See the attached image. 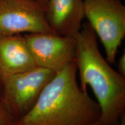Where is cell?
<instances>
[{
  "mask_svg": "<svg viewBox=\"0 0 125 125\" xmlns=\"http://www.w3.org/2000/svg\"><path fill=\"white\" fill-rule=\"evenodd\" d=\"M74 60L56 74L35 104L16 125H94L100 116L97 102L82 89Z\"/></svg>",
  "mask_w": 125,
  "mask_h": 125,
  "instance_id": "6da1fadb",
  "label": "cell"
},
{
  "mask_svg": "<svg viewBox=\"0 0 125 125\" xmlns=\"http://www.w3.org/2000/svg\"><path fill=\"white\" fill-rule=\"evenodd\" d=\"M74 62L81 87L89 86L100 108L96 125H115L125 114V77L113 69L98 49L97 35L88 23L75 36Z\"/></svg>",
  "mask_w": 125,
  "mask_h": 125,
  "instance_id": "7a4b0ae2",
  "label": "cell"
},
{
  "mask_svg": "<svg viewBox=\"0 0 125 125\" xmlns=\"http://www.w3.org/2000/svg\"><path fill=\"white\" fill-rule=\"evenodd\" d=\"M84 14L105 49L106 60L115 62L125 37V7L121 0H83Z\"/></svg>",
  "mask_w": 125,
  "mask_h": 125,
  "instance_id": "3957f363",
  "label": "cell"
},
{
  "mask_svg": "<svg viewBox=\"0 0 125 125\" xmlns=\"http://www.w3.org/2000/svg\"><path fill=\"white\" fill-rule=\"evenodd\" d=\"M56 74L49 70L35 66L4 77L0 99L18 120L33 108L44 87Z\"/></svg>",
  "mask_w": 125,
  "mask_h": 125,
  "instance_id": "277c9868",
  "label": "cell"
},
{
  "mask_svg": "<svg viewBox=\"0 0 125 125\" xmlns=\"http://www.w3.org/2000/svg\"><path fill=\"white\" fill-rule=\"evenodd\" d=\"M45 12L33 0H0V36L54 33Z\"/></svg>",
  "mask_w": 125,
  "mask_h": 125,
  "instance_id": "5b68a950",
  "label": "cell"
},
{
  "mask_svg": "<svg viewBox=\"0 0 125 125\" xmlns=\"http://www.w3.org/2000/svg\"><path fill=\"white\" fill-rule=\"evenodd\" d=\"M23 35L35 66L57 73L74 60L75 37L45 32Z\"/></svg>",
  "mask_w": 125,
  "mask_h": 125,
  "instance_id": "8992f818",
  "label": "cell"
},
{
  "mask_svg": "<svg viewBox=\"0 0 125 125\" xmlns=\"http://www.w3.org/2000/svg\"><path fill=\"white\" fill-rule=\"evenodd\" d=\"M45 13L47 23L54 33L75 37L85 18L83 0H49Z\"/></svg>",
  "mask_w": 125,
  "mask_h": 125,
  "instance_id": "52a82bcc",
  "label": "cell"
},
{
  "mask_svg": "<svg viewBox=\"0 0 125 125\" xmlns=\"http://www.w3.org/2000/svg\"><path fill=\"white\" fill-rule=\"evenodd\" d=\"M34 67L24 35L0 36V75L2 78Z\"/></svg>",
  "mask_w": 125,
  "mask_h": 125,
  "instance_id": "ba28073f",
  "label": "cell"
},
{
  "mask_svg": "<svg viewBox=\"0 0 125 125\" xmlns=\"http://www.w3.org/2000/svg\"><path fill=\"white\" fill-rule=\"evenodd\" d=\"M17 121L0 99V125H16Z\"/></svg>",
  "mask_w": 125,
  "mask_h": 125,
  "instance_id": "9c48e42d",
  "label": "cell"
},
{
  "mask_svg": "<svg viewBox=\"0 0 125 125\" xmlns=\"http://www.w3.org/2000/svg\"><path fill=\"white\" fill-rule=\"evenodd\" d=\"M118 73L122 76L125 77V52L122 54L118 60Z\"/></svg>",
  "mask_w": 125,
  "mask_h": 125,
  "instance_id": "30bf717a",
  "label": "cell"
},
{
  "mask_svg": "<svg viewBox=\"0 0 125 125\" xmlns=\"http://www.w3.org/2000/svg\"><path fill=\"white\" fill-rule=\"evenodd\" d=\"M33 1L45 9L49 0H33Z\"/></svg>",
  "mask_w": 125,
  "mask_h": 125,
  "instance_id": "8fae6325",
  "label": "cell"
},
{
  "mask_svg": "<svg viewBox=\"0 0 125 125\" xmlns=\"http://www.w3.org/2000/svg\"><path fill=\"white\" fill-rule=\"evenodd\" d=\"M115 125H125V114L122 116V118L120 119L119 121Z\"/></svg>",
  "mask_w": 125,
  "mask_h": 125,
  "instance_id": "7c38bea8",
  "label": "cell"
},
{
  "mask_svg": "<svg viewBox=\"0 0 125 125\" xmlns=\"http://www.w3.org/2000/svg\"><path fill=\"white\" fill-rule=\"evenodd\" d=\"M2 89H3V78L2 76L0 75V98L2 96Z\"/></svg>",
  "mask_w": 125,
  "mask_h": 125,
  "instance_id": "4fadbf2b",
  "label": "cell"
},
{
  "mask_svg": "<svg viewBox=\"0 0 125 125\" xmlns=\"http://www.w3.org/2000/svg\"><path fill=\"white\" fill-rule=\"evenodd\" d=\"M96 125V124H95V125Z\"/></svg>",
  "mask_w": 125,
  "mask_h": 125,
  "instance_id": "5bb4252c",
  "label": "cell"
}]
</instances>
